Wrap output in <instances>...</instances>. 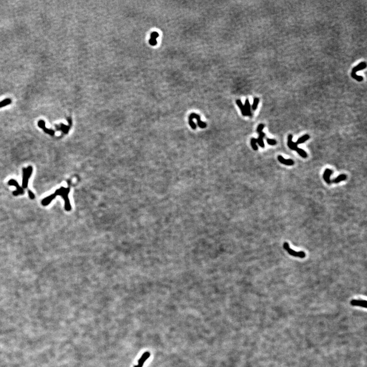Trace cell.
<instances>
[{"mask_svg": "<svg viewBox=\"0 0 367 367\" xmlns=\"http://www.w3.org/2000/svg\"><path fill=\"white\" fill-rule=\"evenodd\" d=\"M366 63L365 62H361L360 64H358V66H356V67H354L353 70H352V73H351V76L354 79H356L359 82H361V81H363V78L361 76H357L356 74V73L357 71H359V70H361L363 69H365L366 67Z\"/></svg>", "mask_w": 367, "mask_h": 367, "instance_id": "obj_4", "label": "cell"}, {"mask_svg": "<svg viewBox=\"0 0 367 367\" xmlns=\"http://www.w3.org/2000/svg\"><path fill=\"white\" fill-rule=\"evenodd\" d=\"M297 153L299 155H300V156L303 158H306L308 157V155L306 152H305V150H302V149H300V148H297L296 150Z\"/></svg>", "mask_w": 367, "mask_h": 367, "instance_id": "obj_20", "label": "cell"}, {"mask_svg": "<svg viewBox=\"0 0 367 367\" xmlns=\"http://www.w3.org/2000/svg\"><path fill=\"white\" fill-rule=\"evenodd\" d=\"M33 172V167L31 166H29L27 168H24L22 169V188L26 189L28 187V185L29 179L30 178Z\"/></svg>", "mask_w": 367, "mask_h": 367, "instance_id": "obj_2", "label": "cell"}, {"mask_svg": "<svg viewBox=\"0 0 367 367\" xmlns=\"http://www.w3.org/2000/svg\"><path fill=\"white\" fill-rule=\"evenodd\" d=\"M333 173V170H330V169H326L325 170V171H324L323 177V179H324V181L328 184H330L331 183H332V181L330 180V175H332Z\"/></svg>", "mask_w": 367, "mask_h": 367, "instance_id": "obj_9", "label": "cell"}, {"mask_svg": "<svg viewBox=\"0 0 367 367\" xmlns=\"http://www.w3.org/2000/svg\"><path fill=\"white\" fill-rule=\"evenodd\" d=\"M28 193L29 196V197L31 199H34L35 198V195L33 192H32L30 190H28Z\"/></svg>", "mask_w": 367, "mask_h": 367, "instance_id": "obj_26", "label": "cell"}, {"mask_svg": "<svg viewBox=\"0 0 367 367\" xmlns=\"http://www.w3.org/2000/svg\"><path fill=\"white\" fill-rule=\"evenodd\" d=\"M265 136H266V134H265L264 133L262 132L259 133V138L257 139V143L259 144L260 146L262 147V148H264L265 146L264 143V141H263V138L265 137Z\"/></svg>", "mask_w": 367, "mask_h": 367, "instance_id": "obj_14", "label": "cell"}, {"mask_svg": "<svg viewBox=\"0 0 367 367\" xmlns=\"http://www.w3.org/2000/svg\"><path fill=\"white\" fill-rule=\"evenodd\" d=\"M277 159L279 162L284 165L287 166H292L294 164V162L292 159H285L281 155L277 157Z\"/></svg>", "mask_w": 367, "mask_h": 367, "instance_id": "obj_11", "label": "cell"}, {"mask_svg": "<svg viewBox=\"0 0 367 367\" xmlns=\"http://www.w3.org/2000/svg\"><path fill=\"white\" fill-rule=\"evenodd\" d=\"M309 135L308 134H305V135H303V136H302V137L299 138L298 139V140L296 141V142L295 143H296V145L298 146V144L303 143L305 142V141L309 140Z\"/></svg>", "mask_w": 367, "mask_h": 367, "instance_id": "obj_17", "label": "cell"}, {"mask_svg": "<svg viewBox=\"0 0 367 367\" xmlns=\"http://www.w3.org/2000/svg\"><path fill=\"white\" fill-rule=\"evenodd\" d=\"M352 306H361L363 308H367V301L362 300H352L350 302Z\"/></svg>", "mask_w": 367, "mask_h": 367, "instance_id": "obj_10", "label": "cell"}, {"mask_svg": "<svg viewBox=\"0 0 367 367\" xmlns=\"http://www.w3.org/2000/svg\"><path fill=\"white\" fill-rule=\"evenodd\" d=\"M257 139L254 138H251V146L253 150H258V147H257Z\"/></svg>", "mask_w": 367, "mask_h": 367, "instance_id": "obj_21", "label": "cell"}, {"mask_svg": "<svg viewBox=\"0 0 367 367\" xmlns=\"http://www.w3.org/2000/svg\"><path fill=\"white\" fill-rule=\"evenodd\" d=\"M264 126H265L264 124H260V125H259V126H257V133H258L259 134L260 133L262 132V131H263V129H264Z\"/></svg>", "mask_w": 367, "mask_h": 367, "instance_id": "obj_25", "label": "cell"}, {"mask_svg": "<svg viewBox=\"0 0 367 367\" xmlns=\"http://www.w3.org/2000/svg\"><path fill=\"white\" fill-rule=\"evenodd\" d=\"M292 138H293V136L291 134L289 135L288 138V146L292 150H296L298 147H297L296 143L293 142L292 141Z\"/></svg>", "mask_w": 367, "mask_h": 367, "instance_id": "obj_12", "label": "cell"}, {"mask_svg": "<svg viewBox=\"0 0 367 367\" xmlns=\"http://www.w3.org/2000/svg\"><path fill=\"white\" fill-rule=\"evenodd\" d=\"M259 103V98H255L253 100V105H252V109L253 110H256L257 109V106Z\"/></svg>", "mask_w": 367, "mask_h": 367, "instance_id": "obj_22", "label": "cell"}, {"mask_svg": "<svg viewBox=\"0 0 367 367\" xmlns=\"http://www.w3.org/2000/svg\"><path fill=\"white\" fill-rule=\"evenodd\" d=\"M69 192H70L69 188H66L63 187H62L59 189L57 190L55 193H54V194L56 197L57 195H60L62 197L63 199H64V203H65L64 208L66 211H70L71 209L70 201L69 196H68Z\"/></svg>", "mask_w": 367, "mask_h": 367, "instance_id": "obj_1", "label": "cell"}, {"mask_svg": "<svg viewBox=\"0 0 367 367\" xmlns=\"http://www.w3.org/2000/svg\"><path fill=\"white\" fill-rule=\"evenodd\" d=\"M245 110H246V115L248 116H252V113L251 111V106L250 104L249 101L248 99H246L245 101Z\"/></svg>", "mask_w": 367, "mask_h": 367, "instance_id": "obj_15", "label": "cell"}, {"mask_svg": "<svg viewBox=\"0 0 367 367\" xmlns=\"http://www.w3.org/2000/svg\"><path fill=\"white\" fill-rule=\"evenodd\" d=\"M159 34L157 32H153L150 35V43L152 46H156L157 43L156 39L159 37Z\"/></svg>", "mask_w": 367, "mask_h": 367, "instance_id": "obj_13", "label": "cell"}, {"mask_svg": "<svg viewBox=\"0 0 367 367\" xmlns=\"http://www.w3.org/2000/svg\"><path fill=\"white\" fill-rule=\"evenodd\" d=\"M150 352H146L144 353L141 358L139 359L138 361V364L137 366H135L134 367H142L144 365V364L146 362V361L148 359V358L150 357Z\"/></svg>", "mask_w": 367, "mask_h": 367, "instance_id": "obj_8", "label": "cell"}, {"mask_svg": "<svg viewBox=\"0 0 367 367\" xmlns=\"http://www.w3.org/2000/svg\"><path fill=\"white\" fill-rule=\"evenodd\" d=\"M193 118L196 119L197 121L198 126H199V128H201V129H204V128H206L207 126V124L205 122H203L201 121V117L199 115L195 114V113H192L189 116V119H192L193 120Z\"/></svg>", "mask_w": 367, "mask_h": 367, "instance_id": "obj_6", "label": "cell"}, {"mask_svg": "<svg viewBox=\"0 0 367 367\" xmlns=\"http://www.w3.org/2000/svg\"><path fill=\"white\" fill-rule=\"evenodd\" d=\"M189 125L190 126L192 129H196V125L194 122H193V120H192V119H189Z\"/></svg>", "mask_w": 367, "mask_h": 367, "instance_id": "obj_24", "label": "cell"}, {"mask_svg": "<svg viewBox=\"0 0 367 367\" xmlns=\"http://www.w3.org/2000/svg\"><path fill=\"white\" fill-rule=\"evenodd\" d=\"M8 185L10 186H15L17 189V190L14 191L12 193V194L14 195V196H18L19 195L24 194V189L22 187H21V186H19V184L18 183L17 181H15L14 179H11L9 180L8 183Z\"/></svg>", "mask_w": 367, "mask_h": 367, "instance_id": "obj_5", "label": "cell"}, {"mask_svg": "<svg viewBox=\"0 0 367 367\" xmlns=\"http://www.w3.org/2000/svg\"><path fill=\"white\" fill-rule=\"evenodd\" d=\"M11 102H12V101L10 98H6L2 101L0 102V108L2 107H5L7 105H9L10 104Z\"/></svg>", "mask_w": 367, "mask_h": 367, "instance_id": "obj_19", "label": "cell"}, {"mask_svg": "<svg viewBox=\"0 0 367 367\" xmlns=\"http://www.w3.org/2000/svg\"><path fill=\"white\" fill-rule=\"evenodd\" d=\"M283 246H284V249L291 256H293V257H300V258H305V257L306 255H305V252H303V251L297 252V251L293 250L291 248H290L288 243H284Z\"/></svg>", "mask_w": 367, "mask_h": 367, "instance_id": "obj_3", "label": "cell"}, {"mask_svg": "<svg viewBox=\"0 0 367 367\" xmlns=\"http://www.w3.org/2000/svg\"><path fill=\"white\" fill-rule=\"evenodd\" d=\"M267 143L270 146H275V144H277V141L274 140V139H272L268 138L267 139Z\"/></svg>", "mask_w": 367, "mask_h": 367, "instance_id": "obj_23", "label": "cell"}, {"mask_svg": "<svg viewBox=\"0 0 367 367\" xmlns=\"http://www.w3.org/2000/svg\"><path fill=\"white\" fill-rule=\"evenodd\" d=\"M346 178L347 176L346 174H340V175H339L337 178H336L335 179H334V180H333V182L337 184V183H340V182H341V181H345Z\"/></svg>", "mask_w": 367, "mask_h": 367, "instance_id": "obj_18", "label": "cell"}, {"mask_svg": "<svg viewBox=\"0 0 367 367\" xmlns=\"http://www.w3.org/2000/svg\"><path fill=\"white\" fill-rule=\"evenodd\" d=\"M236 104H237V105L238 106V107H239V108L240 109V110H241L242 114L244 116H247L246 112V110H245V107H244V106L243 105L242 103V102H241V100H236Z\"/></svg>", "mask_w": 367, "mask_h": 367, "instance_id": "obj_16", "label": "cell"}, {"mask_svg": "<svg viewBox=\"0 0 367 367\" xmlns=\"http://www.w3.org/2000/svg\"><path fill=\"white\" fill-rule=\"evenodd\" d=\"M38 126L39 127L42 128L43 131L46 134H49L50 135L53 136L55 134L54 131L52 130L48 129L46 127V122L43 120H40L38 122Z\"/></svg>", "mask_w": 367, "mask_h": 367, "instance_id": "obj_7", "label": "cell"}]
</instances>
